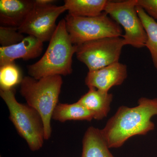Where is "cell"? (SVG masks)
Returning a JSON list of instances; mask_svg holds the SVG:
<instances>
[{
    "instance_id": "obj_6",
    "label": "cell",
    "mask_w": 157,
    "mask_h": 157,
    "mask_svg": "<svg viewBox=\"0 0 157 157\" xmlns=\"http://www.w3.org/2000/svg\"><path fill=\"white\" fill-rule=\"evenodd\" d=\"M137 0L108 1L104 12L123 28L125 45L134 48L145 47L147 35L137 11Z\"/></svg>"
},
{
    "instance_id": "obj_15",
    "label": "cell",
    "mask_w": 157,
    "mask_h": 157,
    "mask_svg": "<svg viewBox=\"0 0 157 157\" xmlns=\"http://www.w3.org/2000/svg\"><path fill=\"white\" fill-rule=\"evenodd\" d=\"M107 2V0H65L64 6L69 14L95 17L104 12Z\"/></svg>"
},
{
    "instance_id": "obj_18",
    "label": "cell",
    "mask_w": 157,
    "mask_h": 157,
    "mask_svg": "<svg viewBox=\"0 0 157 157\" xmlns=\"http://www.w3.org/2000/svg\"><path fill=\"white\" fill-rule=\"evenodd\" d=\"M25 36L18 28L12 27H0V44L2 47L15 45L24 39Z\"/></svg>"
},
{
    "instance_id": "obj_19",
    "label": "cell",
    "mask_w": 157,
    "mask_h": 157,
    "mask_svg": "<svg viewBox=\"0 0 157 157\" xmlns=\"http://www.w3.org/2000/svg\"><path fill=\"white\" fill-rule=\"evenodd\" d=\"M137 5L151 17L157 20V0H137Z\"/></svg>"
},
{
    "instance_id": "obj_17",
    "label": "cell",
    "mask_w": 157,
    "mask_h": 157,
    "mask_svg": "<svg viewBox=\"0 0 157 157\" xmlns=\"http://www.w3.org/2000/svg\"><path fill=\"white\" fill-rule=\"evenodd\" d=\"M23 78L19 68L14 62L0 66V90L14 89Z\"/></svg>"
},
{
    "instance_id": "obj_4",
    "label": "cell",
    "mask_w": 157,
    "mask_h": 157,
    "mask_svg": "<svg viewBox=\"0 0 157 157\" xmlns=\"http://www.w3.org/2000/svg\"><path fill=\"white\" fill-rule=\"evenodd\" d=\"M0 95L8 107L9 119L20 136L25 140L32 151L41 149L45 140V131L39 113L28 105L19 103L14 89L0 90Z\"/></svg>"
},
{
    "instance_id": "obj_12",
    "label": "cell",
    "mask_w": 157,
    "mask_h": 157,
    "mask_svg": "<svg viewBox=\"0 0 157 157\" xmlns=\"http://www.w3.org/2000/svg\"><path fill=\"white\" fill-rule=\"evenodd\" d=\"M89 89L88 91L82 96L78 102L93 113L94 119L101 120L107 116L110 110L113 95L95 88Z\"/></svg>"
},
{
    "instance_id": "obj_1",
    "label": "cell",
    "mask_w": 157,
    "mask_h": 157,
    "mask_svg": "<svg viewBox=\"0 0 157 157\" xmlns=\"http://www.w3.org/2000/svg\"><path fill=\"white\" fill-rule=\"evenodd\" d=\"M157 115V98H141L135 107L121 106L102 130L109 148H118L130 137L146 135L153 130V116Z\"/></svg>"
},
{
    "instance_id": "obj_20",
    "label": "cell",
    "mask_w": 157,
    "mask_h": 157,
    "mask_svg": "<svg viewBox=\"0 0 157 157\" xmlns=\"http://www.w3.org/2000/svg\"><path fill=\"white\" fill-rule=\"evenodd\" d=\"M36 2L41 5H50L53 4L55 1L53 0H36Z\"/></svg>"
},
{
    "instance_id": "obj_14",
    "label": "cell",
    "mask_w": 157,
    "mask_h": 157,
    "mask_svg": "<svg viewBox=\"0 0 157 157\" xmlns=\"http://www.w3.org/2000/svg\"><path fill=\"white\" fill-rule=\"evenodd\" d=\"M52 118L60 122L69 121L94 119L93 113L78 101L72 104L59 103L54 110Z\"/></svg>"
},
{
    "instance_id": "obj_2",
    "label": "cell",
    "mask_w": 157,
    "mask_h": 157,
    "mask_svg": "<svg viewBox=\"0 0 157 157\" xmlns=\"http://www.w3.org/2000/svg\"><path fill=\"white\" fill-rule=\"evenodd\" d=\"M77 45L70 39L65 19L60 21L48 48L36 63L28 66L29 76L39 79L47 76H67L73 72V57Z\"/></svg>"
},
{
    "instance_id": "obj_3",
    "label": "cell",
    "mask_w": 157,
    "mask_h": 157,
    "mask_svg": "<svg viewBox=\"0 0 157 157\" xmlns=\"http://www.w3.org/2000/svg\"><path fill=\"white\" fill-rule=\"evenodd\" d=\"M63 83L62 76L56 75L39 79L25 76L20 83L21 94L27 105L36 109L42 117L45 140H48L51 136V119L59 104Z\"/></svg>"
},
{
    "instance_id": "obj_11",
    "label": "cell",
    "mask_w": 157,
    "mask_h": 157,
    "mask_svg": "<svg viewBox=\"0 0 157 157\" xmlns=\"http://www.w3.org/2000/svg\"><path fill=\"white\" fill-rule=\"evenodd\" d=\"M35 1L1 0L0 23L4 26L20 27L33 11Z\"/></svg>"
},
{
    "instance_id": "obj_5",
    "label": "cell",
    "mask_w": 157,
    "mask_h": 157,
    "mask_svg": "<svg viewBox=\"0 0 157 157\" xmlns=\"http://www.w3.org/2000/svg\"><path fill=\"white\" fill-rule=\"evenodd\" d=\"M65 20L71 42L75 45L102 38L123 36L121 27L105 12L91 17L68 13Z\"/></svg>"
},
{
    "instance_id": "obj_9",
    "label": "cell",
    "mask_w": 157,
    "mask_h": 157,
    "mask_svg": "<svg viewBox=\"0 0 157 157\" xmlns=\"http://www.w3.org/2000/svg\"><path fill=\"white\" fill-rule=\"evenodd\" d=\"M128 76L126 65L117 62L99 70L89 71L85 78L88 87L108 92L111 88L121 85Z\"/></svg>"
},
{
    "instance_id": "obj_8",
    "label": "cell",
    "mask_w": 157,
    "mask_h": 157,
    "mask_svg": "<svg viewBox=\"0 0 157 157\" xmlns=\"http://www.w3.org/2000/svg\"><path fill=\"white\" fill-rule=\"evenodd\" d=\"M67 11L64 5H41L35 2V7L18 31L42 42H49L56 29L57 19Z\"/></svg>"
},
{
    "instance_id": "obj_16",
    "label": "cell",
    "mask_w": 157,
    "mask_h": 157,
    "mask_svg": "<svg viewBox=\"0 0 157 157\" xmlns=\"http://www.w3.org/2000/svg\"><path fill=\"white\" fill-rule=\"evenodd\" d=\"M137 11L147 35L145 47L149 51L154 66L157 70V22L137 5Z\"/></svg>"
},
{
    "instance_id": "obj_13",
    "label": "cell",
    "mask_w": 157,
    "mask_h": 157,
    "mask_svg": "<svg viewBox=\"0 0 157 157\" xmlns=\"http://www.w3.org/2000/svg\"><path fill=\"white\" fill-rule=\"evenodd\" d=\"M101 130L91 127L82 140L81 157H114L109 150Z\"/></svg>"
},
{
    "instance_id": "obj_7",
    "label": "cell",
    "mask_w": 157,
    "mask_h": 157,
    "mask_svg": "<svg viewBox=\"0 0 157 157\" xmlns=\"http://www.w3.org/2000/svg\"><path fill=\"white\" fill-rule=\"evenodd\" d=\"M124 45L121 37L96 39L77 45L76 56L89 71H94L119 62Z\"/></svg>"
},
{
    "instance_id": "obj_10",
    "label": "cell",
    "mask_w": 157,
    "mask_h": 157,
    "mask_svg": "<svg viewBox=\"0 0 157 157\" xmlns=\"http://www.w3.org/2000/svg\"><path fill=\"white\" fill-rule=\"evenodd\" d=\"M43 49V42L28 36L15 45L0 47V66L13 63L17 59L28 60L36 58L41 55Z\"/></svg>"
}]
</instances>
